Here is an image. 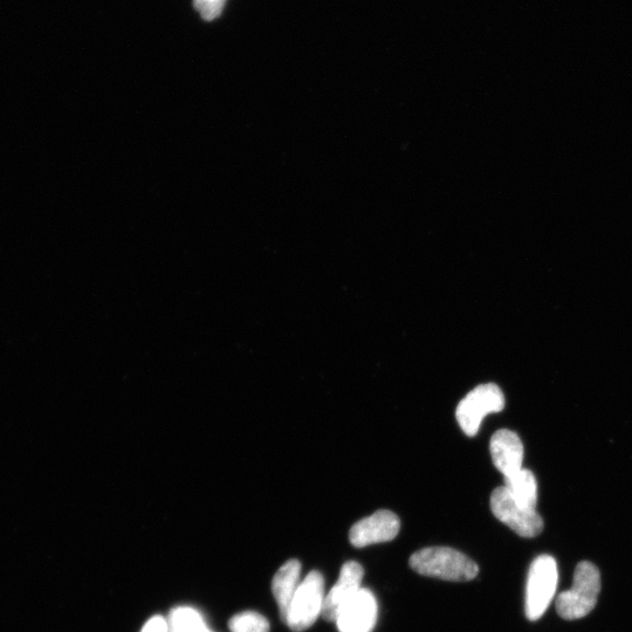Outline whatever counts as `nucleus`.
<instances>
[{
    "instance_id": "1",
    "label": "nucleus",
    "mask_w": 632,
    "mask_h": 632,
    "mask_svg": "<svg viewBox=\"0 0 632 632\" xmlns=\"http://www.w3.org/2000/svg\"><path fill=\"white\" fill-rule=\"evenodd\" d=\"M410 567L418 574L445 581H471L479 573L476 562L449 547H429L410 558Z\"/></svg>"
},
{
    "instance_id": "2",
    "label": "nucleus",
    "mask_w": 632,
    "mask_h": 632,
    "mask_svg": "<svg viewBox=\"0 0 632 632\" xmlns=\"http://www.w3.org/2000/svg\"><path fill=\"white\" fill-rule=\"evenodd\" d=\"M601 592V575L593 563L583 561L577 565L573 587L559 595L556 601L558 614L568 621L592 613Z\"/></svg>"
},
{
    "instance_id": "3",
    "label": "nucleus",
    "mask_w": 632,
    "mask_h": 632,
    "mask_svg": "<svg viewBox=\"0 0 632 632\" xmlns=\"http://www.w3.org/2000/svg\"><path fill=\"white\" fill-rule=\"evenodd\" d=\"M325 599L324 576L314 570L305 577L304 581H301L284 622L294 632L311 628L322 615Z\"/></svg>"
},
{
    "instance_id": "4",
    "label": "nucleus",
    "mask_w": 632,
    "mask_h": 632,
    "mask_svg": "<svg viewBox=\"0 0 632 632\" xmlns=\"http://www.w3.org/2000/svg\"><path fill=\"white\" fill-rule=\"evenodd\" d=\"M559 572L556 561L549 555L535 559L528 573L526 587V616L538 621L545 614L558 588Z\"/></svg>"
},
{
    "instance_id": "5",
    "label": "nucleus",
    "mask_w": 632,
    "mask_h": 632,
    "mask_svg": "<svg viewBox=\"0 0 632 632\" xmlns=\"http://www.w3.org/2000/svg\"><path fill=\"white\" fill-rule=\"evenodd\" d=\"M504 408L505 396L497 384H482L470 391L458 404L457 422L467 436L473 437L478 434L487 415L496 414Z\"/></svg>"
},
{
    "instance_id": "6",
    "label": "nucleus",
    "mask_w": 632,
    "mask_h": 632,
    "mask_svg": "<svg viewBox=\"0 0 632 632\" xmlns=\"http://www.w3.org/2000/svg\"><path fill=\"white\" fill-rule=\"evenodd\" d=\"M491 510L501 522L522 538H535L544 530V520L537 510L524 507L513 499L504 486L492 492Z\"/></svg>"
},
{
    "instance_id": "7",
    "label": "nucleus",
    "mask_w": 632,
    "mask_h": 632,
    "mask_svg": "<svg viewBox=\"0 0 632 632\" xmlns=\"http://www.w3.org/2000/svg\"><path fill=\"white\" fill-rule=\"evenodd\" d=\"M401 521L391 511L381 510L364 518L349 532L350 544L357 548L394 540L400 533Z\"/></svg>"
},
{
    "instance_id": "8",
    "label": "nucleus",
    "mask_w": 632,
    "mask_h": 632,
    "mask_svg": "<svg viewBox=\"0 0 632 632\" xmlns=\"http://www.w3.org/2000/svg\"><path fill=\"white\" fill-rule=\"evenodd\" d=\"M379 616V606L369 589L362 588L340 610L335 623L340 632H372Z\"/></svg>"
},
{
    "instance_id": "9",
    "label": "nucleus",
    "mask_w": 632,
    "mask_h": 632,
    "mask_svg": "<svg viewBox=\"0 0 632 632\" xmlns=\"http://www.w3.org/2000/svg\"><path fill=\"white\" fill-rule=\"evenodd\" d=\"M364 576L360 563L349 561L342 566L339 580L326 595L322 616L328 622H335L340 610L362 589Z\"/></svg>"
},
{
    "instance_id": "10",
    "label": "nucleus",
    "mask_w": 632,
    "mask_h": 632,
    "mask_svg": "<svg viewBox=\"0 0 632 632\" xmlns=\"http://www.w3.org/2000/svg\"><path fill=\"white\" fill-rule=\"evenodd\" d=\"M490 451L494 466L504 477L522 469L524 445L515 432L507 429L497 431L491 438Z\"/></svg>"
},
{
    "instance_id": "11",
    "label": "nucleus",
    "mask_w": 632,
    "mask_h": 632,
    "mask_svg": "<svg viewBox=\"0 0 632 632\" xmlns=\"http://www.w3.org/2000/svg\"><path fill=\"white\" fill-rule=\"evenodd\" d=\"M301 565L298 560H290L281 567L272 581V592L280 611L281 620H285L288 608L300 586Z\"/></svg>"
},
{
    "instance_id": "12",
    "label": "nucleus",
    "mask_w": 632,
    "mask_h": 632,
    "mask_svg": "<svg viewBox=\"0 0 632 632\" xmlns=\"http://www.w3.org/2000/svg\"><path fill=\"white\" fill-rule=\"evenodd\" d=\"M505 489L511 494L513 499L520 505L537 510L538 504V482L530 470L524 469L504 477Z\"/></svg>"
},
{
    "instance_id": "13",
    "label": "nucleus",
    "mask_w": 632,
    "mask_h": 632,
    "mask_svg": "<svg viewBox=\"0 0 632 632\" xmlns=\"http://www.w3.org/2000/svg\"><path fill=\"white\" fill-rule=\"evenodd\" d=\"M168 632H212L199 611L190 607L171 610L168 618Z\"/></svg>"
},
{
    "instance_id": "14",
    "label": "nucleus",
    "mask_w": 632,
    "mask_h": 632,
    "mask_svg": "<svg viewBox=\"0 0 632 632\" xmlns=\"http://www.w3.org/2000/svg\"><path fill=\"white\" fill-rule=\"evenodd\" d=\"M231 632H270V623L263 615L254 611H244L231 618Z\"/></svg>"
},
{
    "instance_id": "15",
    "label": "nucleus",
    "mask_w": 632,
    "mask_h": 632,
    "mask_svg": "<svg viewBox=\"0 0 632 632\" xmlns=\"http://www.w3.org/2000/svg\"><path fill=\"white\" fill-rule=\"evenodd\" d=\"M225 0H196V6L202 17L212 20L221 15Z\"/></svg>"
},
{
    "instance_id": "16",
    "label": "nucleus",
    "mask_w": 632,
    "mask_h": 632,
    "mask_svg": "<svg viewBox=\"0 0 632 632\" xmlns=\"http://www.w3.org/2000/svg\"><path fill=\"white\" fill-rule=\"evenodd\" d=\"M141 632H168V622L162 616H155L144 624Z\"/></svg>"
}]
</instances>
